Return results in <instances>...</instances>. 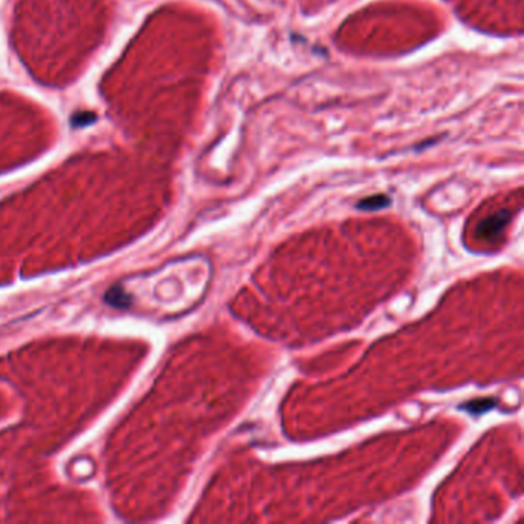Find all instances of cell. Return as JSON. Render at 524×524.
I'll return each instance as SVG.
<instances>
[{"instance_id": "4", "label": "cell", "mask_w": 524, "mask_h": 524, "mask_svg": "<svg viewBox=\"0 0 524 524\" xmlns=\"http://www.w3.org/2000/svg\"><path fill=\"white\" fill-rule=\"evenodd\" d=\"M107 302L112 306L125 307V306L129 305V298L124 291H120V289L114 288V289H109V293L107 294Z\"/></svg>"}, {"instance_id": "1", "label": "cell", "mask_w": 524, "mask_h": 524, "mask_svg": "<svg viewBox=\"0 0 524 524\" xmlns=\"http://www.w3.org/2000/svg\"><path fill=\"white\" fill-rule=\"evenodd\" d=\"M509 220H511L509 211H500L497 214H493L479 224V228H476V236L483 240L497 239L500 236V232L506 228Z\"/></svg>"}, {"instance_id": "2", "label": "cell", "mask_w": 524, "mask_h": 524, "mask_svg": "<svg viewBox=\"0 0 524 524\" xmlns=\"http://www.w3.org/2000/svg\"><path fill=\"white\" fill-rule=\"evenodd\" d=\"M497 406V400L495 398H479V400H472L469 403H466L462 406V409H464L466 413H469L472 415H480L488 413V410L493 409Z\"/></svg>"}, {"instance_id": "3", "label": "cell", "mask_w": 524, "mask_h": 524, "mask_svg": "<svg viewBox=\"0 0 524 524\" xmlns=\"http://www.w3.org/2000/svg\"><path fill=\"white\" fill-rule=\"evenodd\" d=\"M389 202L391 200L389 197H386V195H372V197H368V199L359 202L357 208L364 209V211H377V209L386 208Z\"/></svg>"}]
</instances>
